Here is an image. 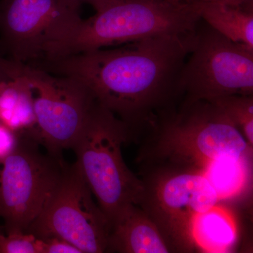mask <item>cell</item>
Masks as SVG:
<instances>
[{"mask_svg":"<svg viewBox=\"0 0 253 253\" xmlns=\"http://www.w3.org/2000/svg\"><path fill=\"white\" fill-rule=\"evenodd\" d=\"M94 198L76 163L66 164L59 183L27 232L38 238L66 240L82 253H106L111 225Z\"/></svg>","mask_w":253,"mask_h":253,"instance_id":"9c48e42d","label":"cell"},{"mask_svg":"<svg viewBox=\"0 0 253 253\" xmlns=\"http://www.w3.org/2000/svg\"><path fill=\"white\" fill-rule=\"evenodd\" d=\"M77 1L78 2L81 3V4H87L91 5L94 8L95 11H96V10L99 9L101 5L104 4L106 0H77Z\"/></svg>","mask_w":253,"mask_h":253,"instance_id":"ffe728a7","label":"cell"},{"mask_svg":"<svg viewBox=\"0 0 253 253\" xmlns=\"http://www.w3.org/2000/svg\"><path fill=\"white\" fill-rule=\"evenodd\" d=\"M196 29L179 76L184 102L229 95H253V50L226 38L207 23Z\"/></svg>","mask_w":253,"mask_h":253,"instance_id":"8992f818","label":"cell"},{"mask_svg":"<svg viewBox=\"0 0 253 253\" xmlns=\"http://www.w3.org/2000/svg\"><path fill=\"white\" fill-rule=\"evenodd\" d=\"M131 139L129 129L97 102L72 149L80 172L96 203L111 221L125 206L140 204L144 186L128 168L123 144Z\"/></svg>","mask_w":253,"mask_h":253,"instance_id":"277c9868","label":"cell"},{"mask_svg":"<svg viewBox=\"0 0 253 253\" xmlns=\"http://www.w3.org/2000/svg\"><path fill=\"white\" fill-rule=\"evenodd\" d=\"M193 237L201 252L229 253L236 246L237 229L230 214L218 204L196 218Z\"/></svg>","mask_w":253,"mask_h":253,"instance_id":"5bb4252c","label":"cell"},{"mask_svg":"<svg viewBox=\"0 0 253 253\" xmlns=\"http://www.w3.org/2000/svg\"><path fill=\"white\" fill-rule=\"evenodd\" d=\"M39 143L22 136L0 163V217L6 233L27 231L61 179V157L42 152Z\"/></svg>","mask_w":253,"mask_h":253,"instance_id":"ba28073f","label":"cell"},{"mask_svg":"<svg viewBox=\"0 0 253 253\" xmlns=\"http://www.w3.org/2000/svg\"><path fill=\"white\" fill-rule=\"evenodd\" d=\"M196 31L41 60L34 66L84 83L96 101L126 125L133 138L146 126L149 129L180 97L179 76Z\"/></svg>","mask_w":253,"mask_h":253,"instance_id":"6da1fadb","label":"cell"},{"mask_svg":"<svg viewBox=\"0 0 253 253\" xmlns=\"http://www.w3.org/2000/svg\"><path fill=\"white\" fill-rule=\"evenodd\" d=\"M138 155L141 166L166 165L206 174L214 163L253 162V149L221 111L207 101H182L149 129Z\"/></svg>","mask_w":253,"mask_h":253,"instance_id":"7a4b0ae2","label":"cell"},{"mask_svg":"<svg viewBox=\"0 0 253 253\" xmlns=\"http://www.w3.org/2000/svg\"><path fill=\"white\" fill-rule=\"evenodd\" d=\"M19 63L31 91L38 142L61 157L63 150L72 149L97 101L77 78Z\"/></svg>","mask_w":253,"mask_h":253,"instance_id":"52a82bcc","label":"cell"},{"mask_svg":"<svg viewBox=\"0 0 253 253\" xmlns=\"http://www.w3.org/2000/svg\"><path fill=\"white\" fill-rule=\"evenodd\" d=\"M141 167L140 206L166 240L171 253L196 252V218L220 202L209 180L196 171L166 165Z\"/></svg>","mask_w":253,"mask_h":253,"instance_id":"5b68a950","label":"cell"},{"mask_svg":"<svg viewBox=\"0 0 253 253\" xmlns=\"http://www.w3.org/2000/svg\"><path fill=\"white\" fill-rule=\"evenodd\" d=\"M196 3L201 20L208 26L230 41L253 50V4Z\"/></svg>","mask_w":253,"mask_h":253,"instance_id":"4fadbf2b","label":"cell"},{"mask_svg":"<svg viewBox=\"0 0 253 253\" xmlns=\"http://www.w3.org/2000/svg\"><path fill=\"white\" fill-rule=\"evenodd\" d=\"M0 123L38 142L31 91L20 63L0 56Z\"/></svg>","mask_w":253,"mask_h":253,"instance_id":"8fae6325","label":"cell"},{"mask_svg":"<svg viewBox=\"0 0 253 253\" xmlns=\"http://www.w3.org/2000/svg\"><path fill=\"white\" fill-rule=\"evenodd\" d=\"M77 0H0V54L23 63L39 61L80 21Z\"/></svg>","mask_w":253,"mask_h":253,"instance_id":"30bf717a","label":"cell"},{"mask_svg":"<svg viewBox=\"0 0 253 253\" xmlns=\"http://www.w3.org/2000/svg\"><path fill=\"white\" fill-rule=\"evenodd\" d=\"M42 253H82L74 245L58 237L41 238Z\"/></svg>","mask_w":253,"mask_h":253,"instance_id":"ac0fdd59","label":"cell"},{"mask_svg":"<svg viewBox=\"0 0 253 253\" xmlns=\"http://www.w3.org/2000/svg\"><path fill=\"white\" fill-rule=\"evenodd\" d=\"M199 3L175 0H106L87 19L50 46L42 60L122 45L146 38L196 31Z\"/></svg>","mask_w":253,"mask_h":253,"instance_id":"3957f363","label":"cell"},{"mask_svg":"<svg viewBox=\"0 0 253 253\" xmlns=\"http://www.w3.org/2000/svg\"><path fill=\"white\" fill-rule=\"evenodd\" d=\"M187 3H221V4L244 6L253 4V0H175Z\"/></svg>","mask_w":253,"mask_h":253,"instance_id":"d6986e66","label":"cell"},{"mask_svg":"<svg viewBox=\"0 0 253 253\" xmlns=\"http://www.w3.org/2000/svg\"><path fill=\"white\" fill-rule=\"evenodd\" d=\"M0 253H42V240L27 231H0Z\"/></svg>","mask_w":253,"mask_h":253,"instance_id":"2e32d148","label":"cell"},{"mask_svg":"<svg viewBox=\"0 0 253 253\" xmlns=\"http://www.w3.org/2000/svg\"><path fill=\"white\" fill-rule=\"evenodd\" d=\"M106 252L168 253L170 249L158 226L144 210L129 204L111 223Z\"/></svg>","mask_w":253,"mask_h":253,"instance_id":"7c38bea8","label":"cell"},{"mask_svg":"<svg viewBox=\"0 0 253 253\" xmlns=\"http://www.w3.org/2000/svg\"><path fill=\"white\" fill-rule=\"evenodd\" d=\"M244 136L250 147L253 148V96L229 95L211 100Z\"/></svg>","mask_w":253,"mask_h":253,"instance_id":"9a60e30c","label":"cell"},{"mask_svg":"<svg viewBox=\"0 0 253 253\" xmlns=\"http://www.w3.org/2000/svg\"><path fill=\"white\" fill-rule=\"evenodd\" d=\"M22 136L0 123V163L17 147Z\"/></svg>","mask_w":253,"mask_h":253,"instance_id":"e0dca14e","label":"cell"}]
</instances>
